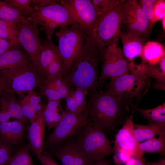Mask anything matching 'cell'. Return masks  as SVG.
Wrapping results in <instances>:
<instances>
[{"instance_id":"1","label":"cell","mask_w":165,"mask_h":165,"mask_svg":"<svg viewBox=\"0 0 165 165\" xmlns=\"http://www.w3.org/2000/svg\"><path fill=\"white\" fill-rule=\"evenodd\" d=\"M130 104L121 97L100 90L86 99V108L91 120L104 130L123 126L129 116Z\"/></svg>"},{"instance_id":"2","label":"cell","mask_w":165,"mask_h":165,"mask_svg":"<svg viewBox=\"0 0 165 165\" xmlns=\"http://www.w3.org/2000/svg\"><path fill=\"white\" fill-rule=\"evenodd\" d=\"M104 49L88 36L64 77L73 87L83 89L89 96L99 90L101 86L98 68Z\"/></svg>"},{"instance_id":"3","label":"cell","mask_w":165,"mask_h":165,"mask_svg":"<svg viewBox=\"0 0 165 165\" xmlns=\"http://www.w3.org/2000/svg\"><path fill=\"white\" fill-rule=\"evenodd\" d=\"M148 69V64L142 62L137 65L132 61L130 72L110 80L106 90L122 97L129 103L132 108H134L136 105L133 102V98L139 100L149 86Z\"/></svg>"},{"instance_id":"4","label":"cell","mask_w":165,"mask_h":165,"mask_svg":"<svg viewBox=\"0 0 165 165\" xmlns=\"http://www.w3.org/2000/svg\"><path fill=\"white\" fill-rule=\"evenodd\" d=\"M73 137L79 152L92 164L115 153L113 147L103 131L91 120L82 127Z\"/></svg>"},{"instance_id":"5","label":"cell","mask_w":165,"mask_h":165,"mask_svg":"<svg viewBox=\"0 0 165 165\" xmlns=\"http://www.w3.org/2000/svg\"><path fill=\"white\" fill-rule=\"evenodd\" d=\"M5 91L21 94L33 90L41 81L31 60L10 68L0 71Z\"/></svg>"},{"instance_id":"6","label":"cell","mask_w":165,"mask_h":165,"mask_svg":"<svg viewBox=\"0 0 165 165\" xmlns=\"http://www.w3.org/2000/svg\"><path fill=\"white\" fill-rule=\"evenodd\" d=\"M33 9L30 18L32 22L43 27L46 39H52L53 34L56 28L78 23L68 8L58 0L43 8Z\"/></svg>"},{"instance_id":"7","label":"cell","mask_w":165,"mask_h":165,"mask_svg":"<svg viewBox=\"0 0 165 165\" xmlns=\"http://www.w3.org/2000/svg\"><path fill=\"white\" fill-rule=\"evenodd\" d=\"M58 48L64 63L65 77L88 36L86 30L78 23L61 27L56 32Z\"/></svg>"},{"instance_id":"8","label":"cell","mask_w":165,"mask_h":165,"mask_svg":"<svg viewBox=\"0 0 165 165\" xmlns=\"http://www.w3.org/2000/svg\"><path fill=\"white\" fill-rule=\"evenodd\" d=\"M124 0H117L114 7L97 20L92 38L101 47L104 49L118 43L122 24V9Z\"/></svg>"},{"instance_id":"9","label":"cell","mask_w":165,"mask_h":165,"mask_svg":"<svg viewBox=\"0 0 165 165\" xmlns=\"http://www.w3.org/2000/svg\"><path fill=\"white\" fill-rule=\"evenodd\" d=\"M91 121L86 108L79 113L64 111L62 118L47 137L43 148H50L74 136L86 123Z\"/></svg>"},{"instance_id":"10","label":"cell","mask_w":165,"mask_h":165,"mask_svg":"<svg viewBox=\"0 0 165 165\" xmlns=\"http://www.w3.org/2000/svg\"><path fill=\"white\" fill-rule=\"evenodd\" d=\"M118 44H113L104 49L101 60V72L99 80L100 86L106 80L115 79L130 70L131 61L125 58L122 50Z\"/></svg>"},{"instance_id":"11","label":"cell","mask_w":165,"mask_h":165,"mask_svg":"<svg viewBox=\"0 0 165 165\" xmlns=\"http://www.w3.org/2000/svg\"><path fill=\"white\" fill-rule=\"evenodd\" d=\"M122 24L127 28V34L145 40L148 38L152 28L136 0H124L122 9Z\"/></svg>"},{"instance_id":"12","label":"cell","mask_w":165,"mask_h":165,"mask_svg":"<svg viewBox=\"0 0 165 165\" xmlns=\"http://www.w3.org/2000/svg\"><path fill=\"white\" fill-rule=\"evenodd\" d=\"M16 24L18 43L30 57L41 81L40 61L42 43L39 36L38 25L31 22L16 23Z\"/></svg>"},{"instance_id":"13","label":"cell","mask_w":165,"mask_h":165,"mask_svg":"<svg viewBox=\"0 0 165 165\" xmlns=\"http://www.w3.org/2000/svg\"><path fill=\"white\" fill-rule=\"evenodd\" d=\"M40 62L41 83L46 80L63 76L64 60L58 46L52 39H46L43 41Z\"/></svg>"},{"instance_id":"14","label":"cell","mask_w":165,"mask_h":165,"mask_svg":"<svg viewBox=\"0 0 165 165\" xmlns=\"http://www.w3.org/2000/svg\"><path fill=\"white\" fill-rule=\"evenodd\" d=\"M67 7L78 23L86 30L88 36L92 38L97 21L95 10L91 0H58Z\"/></svg>"},{"instance_id":"15","label":"cell","mask_w":165,"mask_h":165,"mask_svg":"<svg viewBox=\"0 0 165 165\" xmlns=\"http://www.w3.org/2000/svg\"><path fill=\"white\" fill-rule=\"evenodd\" d=\"M130 115L117 132L113 147L115 152L124 151L129 153L132 156L142 157L138 148L140 142L135 140L133 135V116L136 111V108L132 109Z\"/></svg>"},{"instance_id":"16","label":"cell","mask_w":165,"mask_h":165,"mask_svg":"<svg viewBox=\"0 0 165 165\" xmlns=\"http://www.w3.org/2000/svg\"><path fill=\"white\" fill-rule=\"evenodd\" d=\"M50 154L58 159L62 165H93L79 152L73 136L63 142L50 148Z\"/></svg>"},{"instance_id":"17","label":"cell","mask_w":165,"mask_h":165,"mask_svg":"<svg viewBox=\"0 0 165 165\" xmlns=\"http://www.w3.org/2000/svg\"><path fill=\"white\" fill-rule=\"evenodd\" d=\"M15 94L3 90L0 93V123L8 121L12 118L24 123L26 119L22 114L20 101Z\"/></svg>"},{"instance_id":"18","label":"cell","mask_w":165,"mask_h":165,"mask_svg":"<svg viewBox=\"0 0 165 165\" xmlns=\"http://www.w3.org/2000/svg\"><path fill=\"white\" fill-rule=\"evenodd\" d=\"M44 108L38 113L37 118L28 128L29 148L35 155L42 153L44 142L46 125L43 116Z\"/></svg>"},{"instance_id":"19","label":"cell","mask_w":165,"mask_h":165,"mask_svg":"<svg viewBox=\"0 0 165 165\" xmlns=\"http://www.w3.org/2000/svg\"><path fill=\"white\" fill-rule=\"evenodd\" d=\"M24 123L19 120L0 123V138L11 144L16 143L24 135Z\"/></svg>"},{"instance_id":"20","label":"cell","mask_w":165,"mask_h":165,"mask_svg":"<svg viewBox=\"0 0 165 165\" xmlns=\"http://www.w3.org/2000/svg\"><path fill=\"white\" fill-rule=\"evenodd\" d=\"M119 37L122 42L123 54L128 60L133 61L136 57H141L145 40L128 35L121 31Z\"/></svg>"},{"instance_id":"21","label":"cell","mask_w":165,"mask_h":165,"mask_svg":"<svg viewBox=\"0 0 165 165\" xmlns=\"http://www.w3.org/2000/svg\"><path fill=\"white\" fill-rule=\"evenodd\" d=\"M31 60L28 54L23 51L18 45H15L0 56V71Z\"/></svg>"},{"instance_id":"22","label":"cell","mask_w":165,"mask_h":165,"mask_svg":"<svg viewBox=\"0 0 165 165\" xmlns=\"http://www.w3.org/2000/svg\"><path fill=\"white\" fill-rule=\"evenodd\" d=\"M133 135L135 140L138 142L157 136H165V126L149 123L144 125L134 123Z\"/></svg>"},{"instance_id":"23","label":"cell","mask_w":165,"mask_h":165,"mask_svg":"<svg viewBox=\"0 0 165 165\" xmlns=\"http://www.w3.org/2000/svg\"><path fill=\"white\" fill-rule=\"evenodd\" d=\"M165 56V49L162 45L157 42L150 41L144 45L140 57L143 63L153 65Z\"/></svg>"},{"instance_id":"24","label":"cell","mask_w":165,"mask_h":165,"mask_svg":"<svg viewBox=\"0 0 165 165\" xmlns=\"http://www.w3.org/2000/svg\"><path fill=\"white\" fill-rule=\"evenodd\" d=\"M87 94L83 89L76 88L70 92L64 98L66 103L65 111L77 113L86 108Z\"/></svg>"},{"instance_id":"25","label":"cell","mask_w":165,"mask_h":165,"mask_svg":"<svg viewBox=\"0 0 165 165\" xmlns=\"http://www.w3.org/2000/svg\"><path fill=\"white\" fill-rule=\"evenodd\" d=\"M138 148L143 156L147 153H158L163 157L165 155V136L153 138L140 142Z\"/></svg>"},{"instance_id":"26","label":"cell","mask_w":165,"mask_h":165,"mask_svg":"<svg viewBox=\"0 0 165 165\" xmlns=\"http://www.w3.org/2000/svg\"><path fill=\"white\" fill-rule=\"evenodd\" d=\"M138 111L149 123L165 126V102L151 109L136 108Z\"/></svg>"},{"instance_id":"27","label":"cell","mask_w":165,"mask_h":165,"mask_svg":"<svg viewBox=\"0 0 165 165\" xmlns=\"http://www.w3.org/2000/svg\"><path fill=\"white\" fill-rule=\"evenodd\" d=\"M0 19L15 23L32 22L30 18L24 16L17 9L9 5L6 0L0 1Z\"/></svg>"},{"instance_id":"28","label":"cell","mask_w":165,"mask_h":165,"mask_svg":"<svg viewBox=\"0 0 165 165\" xmlns=\"http://www.w3.org/2000/svg\"><path fill=\"white\" fill-rule=\"evenodd\" d=\"M0 38L13 45H18V31L16 23L0 19Z\"/></svg>"},{"instance_id":"29","label":"cell","mask_w":165,"mask_h":165,"mask_svg":"<svg viewBox=\"0 0 165 165\" xmlns=\"http://www.w3.org/2000/svg\"><path fill=\"white\" fill-rule=\"evenodd\" d=\"M75 89L68 82L60 87L54 89H39L40 95L46 96L48 100L61 101L62 99H64L70 92Z\"/></svg>"},{"instance_id":"30","label":"cell","mask_w":165,"mask_h":165,"mask_svg":"<svg viewBox=\"0 0 165 165\" xmlns=\"http://www.w3.org/2000/svg\"><path fill=\"white\" fill-rule=\"evenodd\" d=\"M6 165H35L29 148L25 147L19 149L12 156Z\"/></svg>"},{"instance_id":"31","label":"cell","mask_w":165,"mask_h":165,"mask_svg":"<svg viewBox=\"0 0 165 165\" xmlns=\"http://www.w3.org/2000/svg\"><path fill=\"white\" fill-rule=\"evenodd\" d=\"M148 74L150 77L155 79L157 82L165 84V56L155 64L149 65Z\"/></svg>"},{"instance_id":"32","label":"cell","mask_w":165,"mask_h":165,"mask_svg":"<svg viewBox=\"0 0 165 165\" xmlns=\"http://www.w3.org/2000/svg\"><path fill=\"white\" fill-rule=\"evenodd\" d=\"M20 101L21 111L24 117L27 119L31 123H33L37 118L38 112L34 109V105L29 101L27 94Z\"/></svg>"},{"instance_id":"33","label":"cell","mask_w":165,"mask_h":165,"mask_svg":"<svg viewBox=\"0 0 165 165\" xmlns=\"http://www.w3.org/2000/svg\"><path fill=\"white\" fill-rule=\"evenodd\" d=\"M97 16V20L111 10L116 5L117 0H91Z\"/></svg>"},{"instance_id":"34","label":"cell","mask_w":165,"mask_h":165,"mask_svg":"<svg viewBox=\"0 0 165 165\" xmlns=\"http://www.w3.org/2000/svg\"><path fill=\"white\" fill-rule=\"evenodd\" d=\"M64 114L60 112V110L52 111L45 108L43 111V116L46 126L48 130L54 127L60 122Z\"/></svg>"},{"instance_id":"35","label":"cell","mask_w":165,"mask_h":165,"mask_svg":"<svg viewBox=\"0 0 165 165\" xmlns=\"http://www.w3.org/2000/svg\"><path fill=\"white\" fill-rule=\"evenodd\" d=\"M6 1L9 5L17 9L24 16V15H29L30 17L34 11V9L30 5L31 0Z\"/></svg>"},{"instance_id":"36","label":"cell","mask_w":165,"mask_h":165,"mask_svg":"<svg viewBox=\"0 0 165 165\" xmlns=\"http://www.w3.org/2000/svg\"><path fill=\"white\" fill-rule=\"evenodd\" d=\"M11 144L0 139V165L7 164L13 155Z\"/></svg>"},{"instance_id":"37","label":"cell","mask_w":165,"mask_h":165,"mask_svg":"<svg viewBox=\"0 0 165 165\" xmlns=\"http://www.w3.org/2000/svg\"><path fill=\"white\" fill-rule=\"evenodd\" d=\"M153 17L152 21V24L158 20L165 17V1L156 0L153 6Z\"/></svg>"},{"instance_id":"38","label":"cell","mask_w":165,"mask_h":165,"mask_svg":"<svg viewBox=\"0 0 165 165\" xmlns=\"http://www.w3.org/2000/svg\"><path fill=\"white\" fill-rule=\"evenodd\" d=\"M156 0H140L138 1L139 5L147 18L150 26L152 28V21L153 17V6Z\"/></svg>"},{"instance_id":"39","label":"cell","mask_w":165,"mask_h":165,"mask_svg":"<svg viewBox=\"0 0 165 165\" xmlns=\"http://www.w3.org/2000/svg\"><path fill=\"white\" fill-rule=\"evenodd\" d=\"M36 155L37 159L42 165H59L48 153H39Z\"/></svg>"},{"instance_id":"40","label":"cell","mask_w":165,"mask_h":165,"mask_svg":"<svg viewBox=\"0 0 165 165\" xmlns=\"http://www.w3.org/2000/svg\"><path fill=\"white\" fill-rule=\"evenodd\" d=\"M56 0H31V5L33 8H40L51 5L56 2Z\"/></svg>"},{"instance_id":"41","label":"cell","mask_w":165,"mask_h":165,"mask_svg":"<svg viewBox=\"0 0 165 165\" xmlns=\"http://www.w3.org/2000/svg\"><path fill=\"white\" fill-rule=\"evenodd\" d=\"M124 165H147L143 157L135 156L130 157L125 163Z\"/></svg>"},{"instance_id":"42","label":"cell","mask_w":165,"mask_h":165,"mask_svg":"<svg viewBox=\"0 0 165 165\" xmlns=\"http://www.w3.org/2000/svg\"><path fill=\"white\" fill-rule=\"evenodd\" d=\"M14 45L6 40L0 38V56Z\"/></svg>"},{"instance_id":"43","label":"cell","mask_w":165,"mask_h":165,"mask_svg":"<svg viewBox=\"0 0 165 165\" xmlns=\"http://www.w3.org/2000/svg\"><path fill=\"white\" fill-rule=\"evenodd\" d=\"M146 163L147 165H165V159L163 157L156 162H147Z\"/></svg>"},{"instance_id":"44","label":"cell","mask_w":165,"mask_h":165,"mask_svg":"<svg viewBox=\"0 0 165 165\" xmlns=\"http://www.w3.org/2000/svg\"><path fill=\"white\" fill-rule=\"evenodd\" d=\"M94 165H110L109 161L104 159H101L94 164Z\"/></svg>"},{"instance_id":"45","label":"cell","mask_w":165,"mask_h":165,"mask_svg":"<svg viewBox=\"0 0 165 165\" xmlns=\"http://www.w3.org/2000/svg\"><path fill=\"white\" fill-rule=\"evenodd\" d=\"M114 165H121V163L116 156L115 155L113 158Z\"/></svg>"},{"instance_id":"46","label":"cell","mask_w":165,"mask_h":165,"mask_svg":"<svg viewBox=\"0 0 165 165\" xmlns=\"http://www.w3.org/2000/svg\"><path fill=\"white\" fill-rule=\"evenodd\" d=\"M4 85L3 81L0 77V93L3 90Z\"/></svg>"},{"instance_id":"47","label":"cell","mask_w":165,"mask_h":165,"mask_svg":"<svg viewBox=\"0 0 165 165\" xmlns=\"http://www.w3.org/2000/svg\"><path fill=\"white\" fill-rule=\"evenodd\" d=\"M162 25L164 31L165 30V17L162 19Z\"/></svg>"},{"instance_id":"48","label":"cell","mask_w":165,"mask_h":165,"mask_svg":"<svg viewBox=\"0 0 165 165\" xmlns=\"http://www.w3.org/2000/svg\"><path fill=\"white\" fill-rule=\"evenodd\" d=\"M93 165H94V164Z\"/></svg>"}]
</instances>
